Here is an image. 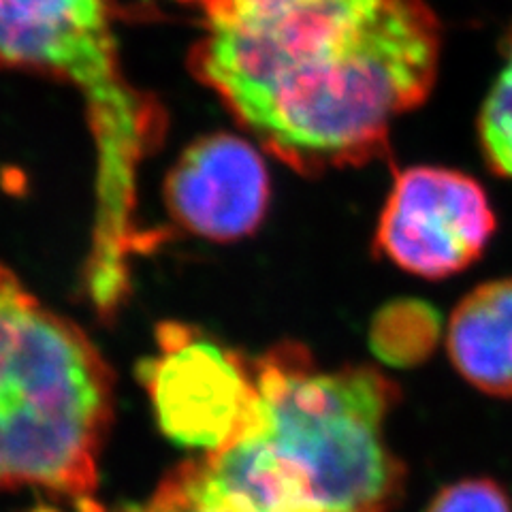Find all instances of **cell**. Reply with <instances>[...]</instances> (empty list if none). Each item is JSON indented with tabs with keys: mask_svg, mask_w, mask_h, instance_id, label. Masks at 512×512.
<instances>
[{
	"mask_svg": "<svg viewBox=\"0 0 512 512\" xmlns=\"http://www.w3.org/2000/svg\"><path fill=\"white\" fill-rule=\"evenodd\" d=\"M156 340L141 380L167 438L212 455L244 436L259 402L254 363L180 323L160 325Z\"/></svg>",
	"mask_w": 512,
	"mask_h": 512,
	"instance_id": "5b68a950",
	"label": "cell"
},
{
	"mask_svg": "<svg viewBox=\"0 0 512 512\" xmlns=\"http://www.w3.org/2000/svg\"><path fill=\"white\" fill-rule=\"evenodd\" d=\"M271 197L261 154L242 137L218 133L197 139L165 182L171 218L212 242H237L261 227Z\"/></svg>",
	"mask_w": 512,
	"mask_h": 512,
	"instance_id": "52a82bcc",
	"label": "cell"
},
{
	"mask_svg": "<svg viewBox=\"0 0 512 512\" xmlns=\"http://www.w3.org/2000/svg\"><path fill=\"white\" fill-rule=\"evenodd\" d=\"M114 414V378L88 335L0 263V491L86 500Z\"/></svg>",
	"mask_w": 512,
	"mask_h": 512,
	"instance_id": "3957f363",
	"label": "cell"
},
{
	"mask_svg": "<svg viewBox=\"0 0 512 512\" xmlns=\"http://www.w3.org/2000/svg\"><path fill=\"white\" fill-rule=\"evenodd\" d=\"M116 0H0V69L69 84L86 107L94 143V224L86 288L114 314L131 288L133 256L154 246L139 224V173L165 137V114L128 79Z\"/></svg>",
	"mask_w": 512,
	"mask_h": 512,
	"instance_id": "7a4b0ae2",
	"label": "cell"
},
{
	"mask_svg": "<svg viewBox=\"0 0 512 512\" xmlns=\"http://www.w3.org/2000/svg\"><path fill=\"white\" fill-rule=\"evenodd\" d=\"M178 3L197 11L205 28H214L278 20L282 15L320 5L325 0H178Z\"/></svg>",
	"mask_w": 512,
	"mask_h": 512,
	"instance_id": "7c38bea8",
	"label": "cell"
},
{
	"mask_svg": "<svg viewBox=\"0 0 512 512\" xmlns=\"http://www.w3.org/2000/svg\"><path fill=\"white\" fill-rule=\"evenodd\" d=\"M90 512H101L92 508ZM133 512H242L207 480L201 461H188L158 485L152 498Z\"/></svg>",
	"mask_w": 512,
	"mask_h": 512,
	"instance_id": "30bf717a",
	"label": "cell"
},
{
	"mask_svg": "<svg viewBox=\"0 0 512 512\" xmlns=\"http://www.w3.org/2000/svg\"><path fill=\"white\" fill-rule=\"evenodd\" d=\"M259 434L316 512H389L406 468L384 440L399 389L374 367L320 372L297 342L254 359Z\"/></svg>",
	"mask_w": 512,
	"mask_h": 512,
	"instance_id": "277c9868",
	"label": "cell"
},
{
	"mask_svg": "<svg viewBox=\"0 0 512 512\" xmlns=\"http://www.w3.org/2000/svg\"><path fill=\"white\" fill-rule=\"evenodd\" d=\"M480 139L491 167L512 178V50L480 114Z\"/></svg>",
	"mask_w": 512,
	"mask_h": 512,
	"instance_id": "8fae6325",
	"label": "cell"
},
{
	"mask_svg": "<svg viewBox=\"0 0 512 512\" xmlns=\"http://www.w3.org/2000/svg\"><path fill=\"white\" fill-rule=\"evenodd\" d=\"M427 512H512V504L495 480L466 478L440 489Z\"/></svg>",
	"mask_w": 512,
	"mask_h": 512,
	"instance_id": "4fadbf2b",
	"label": "cell"
},
{
	"mask_svg": "<svg viewBox=\"0 0 512 512\" xmlns=\"http://www.w3.org/2000/svg\"><path fill=\"white\" fill-rule=\"evenodd\" d=\"M442 318L421 299H397L374 316L370 346L393 367H414L427 361L440 342Z\"/></svg>",
	"mask_w": 512,
	"mask_h": 512,
	"instance_id": "9c48e42d",
	"label": "cell"
},
{
	"mask_svg": "<svg viewBox=\"0 0 512 512\" xmlns=\"http://www.w3.org/2000/svg\"><path fill=\"white\" fill-rule=\"evenodd\" d=\"M440 30L423 0H325L250 26L205 28L190 71L282 163L363 165L434 86Z\"/></svg>",
	"mask_w": 512,
	"mask_h": 512,
	"instance_id": "6da1fadb",
	"label": "cell"
},
{
	"mask_svg": "<svg viewBox=\"0 0 512 512\" xmlns=\"http://www.w3.org/2000/svg\"><path fill=\"white\" fill-rule=\"evenodd\" d=\"M446 348L474 389L512 399V278L480 284L459 301Z\"/></svg>",
	"mask_w": 512,
	"mask_h": 512,
	"instance_id": "ba28073f",
	"label": "cell"
},
{
	"mask_svg": "<svg viewBox=\"0 0 512 512\" xmlns=\"http://www.w3.org/2000/svg\"><path fill=\"white\" fill-rule=\"evenodd\" d=\"M495 231L483 188L451 169L399 173L380 214L376 250L408 274L442 280L480 259Z\"/></svg>",
	"mask_w": 512,
	"mask_h": 512,
	"instance_id": "8992f818",
	"label": "cell"
}]
</instances>
